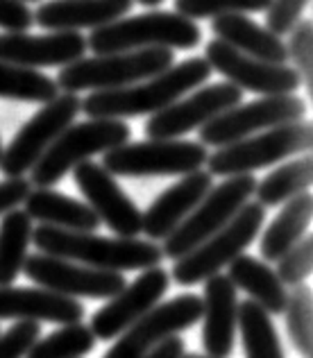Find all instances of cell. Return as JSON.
Returning a JSON list of instances; mask_svg holds the SVG:
<instances>
[{"label": "cell", "instance_id": "cell-1", "mask_svg": "<svg viewBox=\"0 0 313 358\" xmlns=\"http://www.w3.org/2000/svg\"><path fill=\"white\" fill-rule=\"evenodd\" d=\"M211 66L204 57H191L177 66H168L148 80L111 91H93L82 100V109L89 118H134L153 116L166 109L188 91L197 89L211 75Z\"/></svg>", "mask_w": 313, "mask_h": 358}, {"label": "cell", "instance_id": "cell-2", "mask_svg": "<svg viewBox=\"0 0 313 358\" xmlns=\"http://www.w3.org/2000/svg\"><path fill=\"white\" fill-rule=\"evenodd\" d=\"M32 243L36 250L50 254V257L78 261L82 266L113 272L146 270L159 266L164 259V252L155 241L123 236L107 238L93 231H69L50 227V224L34 227Z\"/></svg>", "mask_w": 313, "mask_h": 358}, {"label": "cell", "instance_id": "cell-3", "mask_svg": "<svg viewBox=\"0 0 313 358\" xmlns=\"http://www.w3.org/2000/svg\"><path fill=\"white\" fill-rule=\"evenodd\" d=\"M202 39V30L195 21L177 12H148L141 16L118 18V21L96 27L87 48L96 55L125 52L139 48H168V50H193Z\"/></svg>", "mask_w": 313, "mask_h": 358}, {"label": "cell", "instance_id": "cell-4", "mask_svg": "<svg viewBox=\"0 0 313 358\" xmlns=\"http://www.w3.org/2000/svg\"><path fill=\"white\" fill-rule=\"evenodd\" d=\"M173 62L175 52L168 48H139L96 55V57H82L64 66L55 82L57 87L64 89V93L111 91L153 78L173 66Z\"/></svg>", "mask_w": 313, "mask_h": 358}, {"label": "cell", "instance_id": "cell-5", "mask_svg": "<svg viewBox=\"0 0 313 358\" xmlns=\"http://www.w3.org/2000/svg\"><path fill=\"white\" fill-rule=\"evenodd\" d=\"M130 138L132 129L120 118H89L69 125L30 168V184L34 188H53L78 164L127 143Z\"/></svg>", "mask_w": 313, "mask_h": 358}, {"label": "cell", "instance_id": "cell-6", "mask_svg": "<svg viewBox=\"0 0 313 358\" xmlns=\"http://www.w3.org/2000/svg\"><path fill=\"white\" fill-rule=\"evenodd\" d=\"M313 125L311 120H295L286 125L257 131L252 136L218 148L207 157V171L211 177L250 175L259 168H268L288 157L311 152Z\"/></svg>", "mask_w": 313, "mask_h": 358}, {"label": "cell", "instance_id": "cell-7", "mask_svg": "<svg viewBox=\"0 0 313 358\" xmlns=\"http://www.w3.org/2000/svg\"><path fill=\"white\" fill-rule=\"evenodd\" d=\"M263 220L265 206L259 202H245L225 227L175 261L173 270H170V279L179 286H195L218 275L239 254L248 250V245H252L263 227Z\"/></svg>", "mask_w": 313, "mask_h": 358}, {"label": "cell", "instance_id": "cell-8", "mask_svg": "<svg viewBox=\"0 0 313 358\" xmlns=\"http://www.w3.org/2000/svg\"><path fill=\"white\" fill-rule=\"evenodd\" d=\"M257 188V179L252 175H232L216 188L211 186L197 206L168 234L161 245L164 259H182L184 254L195 250L202 241L230 222L239 209L250 202Z\"/></svg>", "mask_w": 313, "mask_h": 358}, {"label": "cell", "instance_id": "cell-9", "mask_svg": "<svg viewBox=\"0 0 313 358\" xmlns=\"http://www.w3.org/2000/svg\"><path fill=\"white\" fill-rule=\"evenodd\" d=\"M209 150L200 141L148 138L123 143L104 152L102 168L113 177H170L200 171Z\"/></svg>", "mask_w": 313, "mask_h": 358}, {"label": "cell", "instance_id": "cell-10", "mask_svg": "<svg viewBox=\"0 0 313 358\" xmlns=\"http://www.w3.org/2000/svg\"><path fill=\"white\" fill-rule=\"evenodd\" d=\"M80 109L82 100L78 93H62L50 102H43V107L16 131L12 143L3 150L0 173L5 177H23L30 173V168L53 145V141L71 125Z\"/></svg>", "mask_w": 313, "mask_h": 358}, {"label": "cell", "instance_id": "cell-11", "mask_svg": "<svg viewBox=\"0 0 313 358\" xmlns=\"http://www.w3.org/2000/svg\"><path fill=\"white\" fill-rule=\"evenodd\" d=\"M307 114V102L295 93L288 96H263L248 105H236L200 127V143L223 148L234 141L252 136L257 131L302 120Z\"/></svg>", "mask_w": 313, "mask_h": 358}, {"label": "cell", "instance_id": "cell-12", "mask_svg": "<svg viewBox=\"0 0 313 358\" xmlns=\"http://www.w3.org/2000/svg\"><path fill=\"white\" fill-rule=\"evenodd\" d=\"M202 320V297L184 293L161 301L118 336L102 358H146L168 336H177Z\"/></svg>", "mask_w": 313, "mask_h": 358}, {"label": "cell", "instance_id": "cell-13", "mask_svg": "<svg viewBox=\"0 0 313 358\" xmlns=\"http://www.w3.org/2000/svg\"><path fill=\"white\" fill-rule=\"evenodd\" d=\"M25 277L36 286L48 288L53 293L66 297H84V299H109L125 286L123 272L98 270L82 266L78 261L50 257V254H27L23 263Z\"/></svg>", "mask_w": 313, "mask_h": 358}, {"label": "cell", "instance_id": "cell-14", "mask_svg": "<svg viewBox=\"0 0 313 358\" xmlns=\"http://www.w3.org/2000/svg\"><path fill=\"white\" fill-rule=\"evenodd\" d=\"M204 59L211 71L223 73L241 91H252L259 96H288L302 87L300 75L288 64H270L248 57L221 39L207 43Z\"/></svg>", "mask_w": 313, "mask_h": 358}, {"label": "cell", "instance_id": "cell-15", "mask_svg": "<svg viewBox=\"0 0 313 358\" xmlns=\"http://www.w3.org/2000/svg\"><path fill=\"white\" fill-rule=\"evenodd\" d=\"M243 91L232 82H216L197 89L188 98H179L166 109L157 111L146 122L148 138H179L193 129H200L223 111L241 105Z\"/></svg>", "mask_w": 313, "mask_h": 358}, {"label": "cell", "instance_id": "cell-16", "mask_svg": "<svg viewBox=\"0 0 313 358\" xmlns=\"http://www.w3.org/2000/svg\"><path fill=\"white\" fill-rule=\"evenodd\" d=\"M170 288V272L161 266L146 268L141 275L125 284L113 297L107 299L100 310L91 317L89 329L100 341H113L127 327H132L139 317H144L148 310H153L161 297Z\"/></svg>", "mask_w": 313, "mask_h": 358}, {"label": "cell", "instance_id": "cell-17", "mask_svg": "<svg viewBox=\"0 0 313 358\" xmlns=\"http://www.w3.org/2000/svg\"><path fill=\"white\" fill-rule=\"evenodd\" d=\"M73 179L87 204L98 215L100 222L123 238H137L141 234V218L144 213L130 200V195L118 186L111 173H107L100 164L82 162L73 168Z\"/></svg>", "mask_w": 313, "mask_h": 358}, {"label": "cell", "instance_id": "cell-18", "mask_svg": "<svg viewBox=\"0 0 313 358\" xmlns=\"http://www.w3.org/2000/svg\"><path fill=\"white\" fill-rule=\"evenodd\" d=\"M87 50V36L71 30H60L53 34H0V62L34 71L53 69V66L64 69V66L82 59Z\"/></svg>", "mask_w": 313, "mask_h": 358}, {"label": "cell", "instance_id": "cell-19", "mask_svg": "<svg viewBox=\"0 0 313 358\" xmlns=\"http://www.w3.org/2000/svg\"><path fill=\"white\" fill-rule=\"evenodd\" d=\"M202 293V350L211 358H227L234 352L239 297L227 275L209 277Z\"/></svg>", "mask_w": 313, "mask_h": 358}, {"label": "cell", "instance_id": "cell-20", "mask_svg": "<svg viewBox=\"0 0 313 358\" xmlns=\"http://www.w3.org/2000/svg\"><path fill=\"white\" fill-rule=\"evenodd\" d=\"M214 186V177L209 171H193L182 175L177 184L166 188L157 200L146 209L141 218V231L148 241H164L188 213H191L197 202L209 193Z\"/></svg>", "mask_w": 313, "mask_h": 358}, {"label": "cell", "instance_id": "cell-21", "mask_svg": "<svg viewBox=\"0 0 313 358\" xmlns=\"http://www.w3.org/2000/svg\"><path fill=\"white\" fill-rule=\"evenodd\" d=\"M84 306L75 297L53 293L48 288L0 286V320L73 324L82 322Z\"/></svg>", "mask_w": 313, "mask_h": 358}, {"label": "cell", "instance_id": "cell-22", "mask_svg": "<svg viewBox=\"0 0 313 358\" xmlns=\"http://www.w3.org/2000/svg\"><path fill=\"white\" fill-rule=\"evenodd\" d=\"M134 0H48L34 12V23L43 30H96L132 12Z\"/></svg>", "mask_w": 313, "mask_h": 358}, {"label": "cell", "instance_id": "cell-23", "mask_svg": "<svg viewBox=\"0 0 313 358\" xmlns=\"http://www.w3.org/2000/svg\"><path fill=\"white\" fill-rule=\"evenodd\" d=\"M214 39H221L239 52L254 59H263L270 64H286L288 52L281 36L272 34L268 27H261L245 14H225L216 16L211 23Z\"/></svg>", "mask_w": 313, "mask_h": 358}, {"label": "cell", "instance_id": "cell-24", "mask_svg": "<svg viewBox=\"0 0 313 358\" xmlns=\"http://www.w3.org/2000/svg\"><path fill=\"white\" fill-rule=\"evenodd\" d=\"M25 213L41 224H50L57 229L69 231H96L100 227V218L89 204L75 197H69L53 188H34L23 200Z\"/></svg>", "mask_w": 313, "mask_h": 358}, {"label": "cell", "instance_id": "cell-25", "mask_svg": "<svg viewBox=\"0 0 313 358\" xmlns=\"http://www.w3.org/2000/svg\"><path fill=\"white\" fill-rule=\"evenodd\" d=\"M230 281L245 290L250 295L252 301L268 310L270 315H281L284 306H286V297H288V288L281 284V279L277 277L268 263H263L261 259H254L250 254H239L232 263H230Z\"/></svg>", "mask_w": 313, "mask_h": 358}, {"label": "cell", "instance_id": "cell-26", "mask_svg": "<svg viewBox=\"0 0 313 358\" xmlns=\"http://www.w3.org/2000/svg\"><path fill=\"white\" fill-rule=\"evenodd\" d=\"M311 218H313V195L309 191L284 202V209L274 215L270 227H265L261 236L259 243L261 257L270 263L277 261L300 238H305Z\"/></svg>", "mask_w": 313, "mask_h": 358}, {"label": "cell", "instance_id": "cell-27", "mask_svg": "<svg viewBox=\"0 0 313 358\" xmlns=\"http://www.w3.org/2000/svg\"><path fill=\"white\" fill-rule=\"evenodd\" d=\"M32 231V218L18 206L0 215V286H12L23 272Z\"/></svg>", "mask_w": 313, "mask_h": 358}, {"label": "cell", "instance_id": "cell-28", "mask_svg": "<svg viewBox=\"0 0 313 358\" xmlns=\"http://www.w3.org/2000/svg\"><path fill=\"white\" fill-rule=\"evenodd\" d=\"M313 184V157L311 152H302L300 157L274 168L257 182L254 197L263 206H277L288 202L291 197L307 193Z\"/></svg>", "mask_w": 313, "mask_h": 358}, {"label": "cell", "instance_id": "cell-29", "mask_svg": "<svg viewBox=\"0 0 313 358\" xmlns=\"http://www.w3.org/2000/svg\"><path fill=\"white\" fill-rule=\"evenodd\" d=\"M236 331L241 334L245 358H286L270 313L263 310L257 301H239Z\"/></svg>", "mask_w": 313, "mask_h": 358}, {"label": "cell", "instance_id": "cell-30", "mask_svg": "<svg viewBox=\"0 0 313 358\" xmlns=\"http://www.w3.org/2000/svg\"><path fill=\"white\" fill-rule=\"evenodd\" d=\"M55 96H60V87L48 75L34 69H23V66L0 62V98L43 105V102H50Z\"/></svg>", "mask_w": 313, "mask_h": 358}, {"label": "cell", "instance_id": "cell-31", "mask_svg": "<svg viewBox=\"0 0 313 358\" xmlns=\"http://www.w3.org/2000/svg\"><path fill=\"white\" fill-rule=\"evenodd\" d=\"M96 341L98 338L93 336L89 324H62V329H57V331L36 338V343L30 347L25 358H82L93 352Z\"/></svg>", "mask_w": 313, "mask_h": 358}, {"label": "cell", "instance_id": "cell-32", "mask_svg": "<svg viewBox=\"0 0 313 358\" xmlns=\"http://www.w3.org/2000/svg\"><path fill=\"white\" fill-rule=\"evenodd\" d=\"M284 315L291 345L302 358H313V293L309 286L300 284L288 290Z\"/></svg>", "mask_w": 313, "mask_h": 358}, {"label": "cell", "instance_id": "cell-33", "mask_svg": "<svg viewBox=\"0 0 313 358\" xmlns=\"http://www.w3.org/2000/svg\"><path fill=\"white\" fill-rule=\"evenodd\" d=\"M270 0H175V12L191 21L216 18L225 14H254L265 12Z\"/></svg>", "mask_w": 313, "mask_h": 358}, {"label": "cell", "instance_id": "cell-34", "mask_svg": "<svg viewBox=\"0 0 313 358\" xmlns=\"http://www.w3.org/2000/svg\"><path fill=\"white\" fill-rule=\"evenodd\" d=\"M288 59L295 66V73L300 75V82L307 87L311 98L313 93V23L300 18L288 32V45H286Z\"/></svg>", "mask_w": 313, "mask_h": 358}, {"label": "cell", "instance_id": "cell-35", "mask_svg": "<svg viewBox=\"0 0 313 358\" xmlns=\"http://www.w3.org/2000/svg\"><path fill=\"white\" fill-rule=\"evenodd\" d=\"M274 263H277V270L274 272H277V277L286 288L305 284L313 270V236L300 238Z\"/></svg>", "mask_w": 313, "mask_h": 358}, {"label": "cell", "instance_id": "cell-36", "mask_svg": "<svg viewBox=\"0 0 313 358\" xmlns=\"http://www.w3.org/2000/svg\"><path fill=\"white\" fill-rule=\"evenodd\" d=\"M41 336L39 322H27L18 320L5 334H0V358H25L30 347Z\"/></svg>", "mask_w": 313, "mask_h": 358}, {"label": "cell", "instance_id": "cell-37", "mask_svg": "<svg viewBox=\"0 0 313 358\" xmlns=\"http://www.w3.org/2000/svg\"><path fill=\"white\" fill-rule=\"evenodd\" d=\"M311 0H270L268 9H265V25H268V30L272 34H288L291 27L295 25L300 18H302V12L307 9V5Z\"/></svg>", "mask_w": 313, "mask_h": 358}, {"label": "cell", "instance_id": "cell-38", "mask_svg": "<svg viewBox=\"0 0 313 358\" xmlns=\"http://www.w3.org/2000/svg\"><path fill=\"white\" fill-rule=\"evenodd\" d=\"M34 25V12L18 0H0V27L5 32H27Z\"/></svg>", "mask_w": 313, "mask_h": 358}, {"label": "cell", "instance_id": "cell-39", "mask_svg": "<svg viewBox=\"0 0 313 358\" xmlns=\"http://www.w3.org/2000/svg\"><path fill=\"white\" fill-rule=\"evenodd\" d=\"M30 191L32 184L25 177H7L5 182H0V215L7 213L9 209H16L18 204H23Z\"/></svg>", "mask_w": 313, "mask_h": 358}, {"label": "cell", "instance_id": "cell-40", "mask_svg": "<svg viewBox=\"0 0 313 358\" xmlns=\"http://www.w3.org/2000/svg\"><path fill=\"white\" fill-rule=\"evenodd\" d=\"M186 354V345L179 336H168L161 341L146 358H182Z\"/></svg>", "mask_w": 313, "mask_h": 358}, {"label": "cell", "instance_id": "cell-41", "mask_svg": "<svg viewBox=\"0 0 313 358\" xmlns=\"http://www.w3.org/2000/svg\"><path fill=\"white\" fill-rule=\"evenodd\" d=\"M137 3L146 5V7H157V5H161V3H164V0H137Z\"/></svg>", "mask_w": 313, "mask_h": 358}, {"label": "cell", "instance_id": "cell-42", "mask_svg": "<svg viewBox=\"0 0 313 358\" xmlns=\"http://www.w3.org/2000/svg\"><path fill=\"white\" fill-rule=\"evenodd\" d=\"M182 358H211V356H207V354H184Z\"/></svg>", "mask_w": 313, "mask_h": 358}, {"label": "cell", "instance_id": "cell-43", "mask_svg": "<svg viewBox=\"0 0 313 358\" xmlns=\"http://www.w3.org/2000/svg\"><path fill=\"white\" fill-rule=\"evenodd\" d=\"M3 150H5V148H3V141H0V159H3Z\"/></svg>", "mask_w": 313, "mask_h": 358}, {"label": "cell", "instance_id": "cell-44", "mask_svg": "<svg viewBox=\"0 0 313 358\" xmlns=\"http://www.w3.org/2000/svg\"><path fill=\"white\" fill-rule=\"evenodd\" d=\"M18 3H36V0H18Z\"/></svg>", "mask_w": 313, "mask_h": 358}]
</instances>
